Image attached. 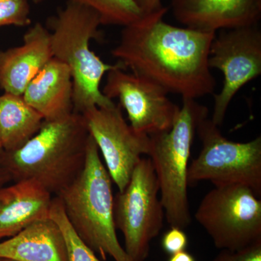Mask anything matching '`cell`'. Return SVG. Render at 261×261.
I'll return each instance as SVG.
<instances>
[{
    "label": "cell",
    "mask_w": 261,
    "mask_h": 261,
    "mask_svg": "<svg viewBox=\"0 0 261 261\" xmlns=\"http://www.w3.org/2000/svg\"><path fill=\"white\" fill-rule=\"evenodd\" d=\"M161 245L163 250L171 255L186 250L188 238L182 228L171 227L163 234Z\"/></svg>",
    "instance_id": "obj_22"
},
{
    "label": "cell",
    "mask_w": 261,
    "mask_h": 261,
    "mask_svg": "<svg viewBox=\"0 0 261 261\" xmlns=\"http://www.w3.org/2000/svg\"><path fill=\"white\" fill-rule=\"evenodd\" d=\"M144 14H149L161 10L163 7L161 0H134Z\"/></svg>",
    "instance_id": "obj_23"
},
{
    "label": "cell",
    "mask_w": 261,
    "mask_h": 261,
    "mask_svg": "<svg viewBox=\"0 0 261 261\" xmlns=\"http://www.w3.org/2000/svg\"><path fill=\"white\" fill-rule=\"evenodd\" d=\"M29 0L0 2V28L6 25L25 27L31 23Z\"/></svg>",
    "instance_id": "obj_20"
},
{
    "label": "cell",
    "mask_w": 261,
    "mask_h": 261,
    "mask_svg": "<svg viewBox=\"0 0 261 261\" xmlns=\"http://www.w3.org/2000/svg\"><path fill=\"white\" fill-rule=\"evenodd\" d=\"M49 219L61 229L66 243L68 261H102L75 232L65 216L61 200L56 196L53 199Z\"/></svg>",
    "instance_id": "obj_19"
},
{
    "label": "cell",
    "mask_w": 261,
    "mask_h": 261,
    "mask_svg": "<svg viewBox=\"0 0 261 261\" xmlns=\"http://www.w3.org/2000/svg\"><path fill=\"white\" fill-rule=\"evenodd\" d=\"M48 24L53 58L64 63L71 74L73 111L82 113L92 107L116 106L103 94L100 84L104 75L121 63L108 64L90 49L91 41L100 37L99 15L87 7L68 1Z\"/></svg>",
    "instance_id": "obj_3"
},
{
    "label": "cell",
    "mask_w": 261,
    "mask_h": 261,
    "mask_svg": "<svg viewBox=\"0 0 261 261\" xmlns=\"http://www.w3.org/2000/svg\"><path fill=\"white\" fill-rule=\"evenodd\" d=\"M2 154L0 155V189H1L2 187L6 186L7 184L12 181V178L10 173L8 172V170H7V168L5 167L4 165H3V162H2Z\"/></svg>",
    "instance_id": "obj_24"
},
{
    "label": "cell",
    "mask_w": 261,
    "mask_h": 261,
    "mask_svg": "<svg viewBox=\"0 0 261 261\" xmlns=\"http://www.w3.org/2000/svg\"><path fill=\"white\" fill-rule=\"evenodd\" d=\"M0 258L15 261H68L61 228L51 219L42 220L0 242Z\"/></svg>",
    "instance_id": "obj_16"
},
{
    "label": "cell",
    "mask_w": 261,
    "mask_h": 261,
    "mask_svg": "<svg viewBox=\"0 0 261 261\" xmlns=\"http://www.w3.org/2000/svg\"><path fill=\"white\" fill-rule=\"evenodd\" d=\"M53 58L50 32L37 23L25 32L23 44L0 51V87L23 95L33 79Z\"/></svg>",
    "instance_id": "obj_13"
},
{
    "label": "cell",
    "mask_w": 261,
    "mask_h": 261,
    "mask_svg": "<svg viewBox=\"0 0 261 261\" xmlns=\"http://www.w3.org/2000/svg\"><path fill=\"white\" fill-rule=\"evenodd\" d=\"M168 261H196V260L192 254L184 250L171 255Z\"/></svg>",
    "instance_id": "obj_25"
},
{
    "label": "cell",
    "mask_w": 261,
    "mask_h": 261,
    "mask_svg": "<svg viewBox=\"0 0 261 261\" xmlns=\"http://www.w3.org/2000/svg\"><path fill=\"white\" fill-rule=\"evenodd\" d=\"M2 1H10V0H0V2Z\"/></svg>",
    "instance_id": "obj_29"
},
{
    "label": "cell",
    "mask_w": 261,
    "mask_h": 261,
    "mask_svg": "<svg viewBox=\"0 0 261 261\" xmlns=\"http://www.w3.org/2000/svg\"><path fill=\"white\" fill-rule=\"evenodd\" d=\"M87 7L99 15L102 25L126 27L143 16L134 0H68Z\"/></svg>",
    "instance_id": "obj_18"
},
{
    "label": "cell",
    "mask_w": 261,
    "mask_h": 261,
    "mask_svg": "<svg viewBox=\"0 0 261 261\" xmlns=\"http://www.w3.org/2000/svg\"><path fill=\"white\" fill-rule=\"evenodd\" d=\"M0 261H15V260H10V259H6V258H0Z\"/></svg>",
    "instance_id": "obj_28"
},
{
    "label": "cell",
    "mask_w": 261,
    "mask_h": 261,
    "mask_svg": "<svg viewBox=\"0 0 261 261\" xmlns=\"http://www.w3.org/2000/svg\"><path fill=\"white\" fill-rule=\"evenodd\" d=\"M126 69L121 63L108 72L103 94L111 100L118 99L135 132L150 136L171 129L179 106L159 84Z\"/></svg>",
    "instance_id": "obj_10"
},
{
    "label": "cell",
    "mask_w": 261,
    "mask_h": 261,
    "mask_svg": "<svg viewBox=\"0 0 261 261\" xmlns=\"http://www.w3.org/2000/svg\"><path fill=\"white\" fill-rule=\"evenodd\" d=\"M211 261H261V240L241 250H221Z\"/></svg>",
    "instance_id": "obj_21"
},
{
    "label": "cell",
    "mask_w": 261,
    "mask_h": 261,
    "mask_svg": "<svg viewBox=\"0 0 261 261\" xmlns=\"http://www.w3.org/2000/svg\"><path fill=\"white\" fill-rule=\"evenodd\" d=\"M89 135L83 115L73 111L44 121L20 148L3 152L1 161L12 181L33 179L57 196L83 171Z\"/></svg>",
    "instance_id": "obj_2"
},
{
    "label": "cell",
    "mask_w": 261,
    "mask_h": 261,
    "mask_svg": "<svg viewBox=\"0 0 261 261\" xmlns=\"http://www.w3.org/2000/svg\"><path fill=\"white\" fill-rule=\"evenodd\" d=\"M195 219L220 250H241L261 240V200L243 185L216 186L207 192Z\"/></svg>",
    "instance_id": "obj_8"
},
{
    "label": "cell",
    "mask_w": 261,
    "mask_h": 261,
    "mask_svg": "<svg viewBox=\"0 0 261 261\" xmlns=\"http://www.w3.org/2000/svg\"><path fill=\"white\" fill-rule=\"evenodd\" d=\"M51 194L33 179L15 181L0 189V242L29 226L49 219Z\"/></svg>",
    "instance_id": "obj_14"
},
{
    "label": "cell",
    "mask_w": 261,
    "mask_h": 261,
    "mask_svg": "<svg viewBox=\"0 0 261 261\" xmlns=\"http://www.w3.org/2000/svg\"><path fill=\"white\" fill-rule=\"evenodd\" d=\"M171 129L149 136V159L159 181L165 219L171 227L187 228L192 221L188 197V168L197 127L208 109L196 99H182Z\"/></svg>",
    "instance_id": "obj_5"
},
{
    "label": "cell",
    "mask_w": 261,
    "mask_h": 261,
    "mask_svg": "<svg viewBox=\"0 0 261 261\" xmlns=\"http://www.w3.org/2000/svg\"><path fill=\"white\" fill-rule=\"evenodd\" d=\"M157 176L150 159H142L136 166L124 190L114 197L116 229L124 239V248L132 261H145L150 243L163 226L164 208L159 197Z\"/></svg>",
    "instance_id": "obj_7"
},
{
    "label": "cell",
    "mask_w": 261,
    "mask_h": 261,
    "mask_svg": "<svg viewBox=\"0 0 261 261\" xmlns=\"http://www.w3.org/2000/svg\"><path fill=\"white\" fill-rule=\"evenodd\" d=\"M208 65L224 75L222 89L215 95L211 118L220 126L239 90L261 74V32L257 25L221 30L211 44Z\"/></svg>",
    "instance_id": "obj_9"
},
{
    "label": "cell",
    "mask_w": 261,
    "mask_h": 261,
    "mask_svg": "<svg viewBox=\"0 0 261 261\" xmlns=\"http://www.w3.org/2000/svg\"><path fill=\"white\" fill-rule=\"evenodd\" d=\"M82 114L111 179L118 192L123 191L142 155H149V136L135 132L125 121L119 106L92 107Z\"/></svg>",
    "instance_id": "obj_11"
},
{
    "label": "cell",
    "mask_w": 261,
    "mask_h": 261,
    "mask_svg": "<svg viewBox=\"0 0 261 261\" xmlns=\"http://www.w3.org/2000/svg\"><path fill=\"white\" fill-rule=\"evenodd\" d=\"M44 119L22 95L0 96V140L4 152L16 150L40 129Z\"/></svg>",
    "instance_id": "obj_17"
},
{
    "label": "cell",
    "mask_w": 261,
    "mask_h": 261,
    "mask_svg": "<svg viewBox=\"0 0 261 261\" xmlns=\"http://www.w3.org/2000/svg\"><path fill=\"white\" fill-rule=\"evenodd\" d=\"M200 154L189 166V186L209 181L215 187L243 185L261 195V137L237 142L224 137L219 126L205 118L197 127Z\"/></svg>",
    "instance_id": "obj_6"
},
{
    "label": "cell",
    "mask_w": 261,
    "mask_h": 261,
    "mask_svg": "<svg viewBox=\"0 0 261 261\" xmlns=\"http://www.w3.org/2000/svg\"><path fill=\"white\" fill-rule=\"evenodd\" d=\"M173 16L185 27L204 32L257 25L261 0H171Z\"/></svg>",
    "instance_id": "obj_12"
},
{
    "label": "cell",
    "mask_w": 261,
    "mask_h": 261,
    "mask_svg": "<svg viewBox=\"0 0 261 261\" xmlns=\"http://www.w3.org/2000/svg\"><path fill=\"white\" fill-rule=\"evenodd\" d=\"M56 197L75 232L103 260L132 261L117 237L112 179L91 135L83 171Z\"/></svg>",
    "instance_id": "obj_4"
},
{
    "label": "cell",
    "mask_w": 261,
    "mask_h": 261,
    "mask_svg": "<svg viewBox=\"0 0 261 261\" xmlns=\"http://www.w3.org/2000/svg\"><path fill=\"white\" fill-rule=\"evenodd\" d=\"M163 7L123 27L111 54L132 73L142 75L182 99L212 94L216 80L208 65L216 33L166 23Z\"/></svg>",
    "instance_id": "obj_1"
},
{
    "label": "cell",
    "mask_w": 261,
    "mask_h": 261,
    "mask_svg": "<svg viewBox=\"0 0 261 261\" xmlns=\"http://www.w3.org/2000/svg\"><path fill=\"white\" fill-rule=\"evenodd\" d=\"M45 1V0H34V3H37V4H39V3H43V2Z\"/></svg>",
    "instance_id": "obj_27"
},
{
    "label": "cell",
    "mask_w": 261,
    "mask_h": 261,
    "mask_svg": "<svg viewBox=\"0 0 261 261\" xmlns=\"http://www.w3.org/2000/svg\"><path fill=\"white\" fill-rule=\"evenodd\" d=\"M73 94L69 69L53 58L33 79L22 96L44 121H49L73 112Z\"/></svg>",
    "instance_id": "obj_15"
},
{
    "label": "cell",
    "mask_w": 261,
    "mask_h": 261,
    "mask_svg": "<svg viewBox=\"0 0 261 261\" xmlns=\"http://www.w3.org/2000/svg\"><path fill=\"white\" fill-rule=\"evenodd\" d=\"M3 152H4V150H3V146H2L1 144V140H0V155L3 153Z\"/></svg>",
    "instance_id": "obj_26"
}]
</instances>
